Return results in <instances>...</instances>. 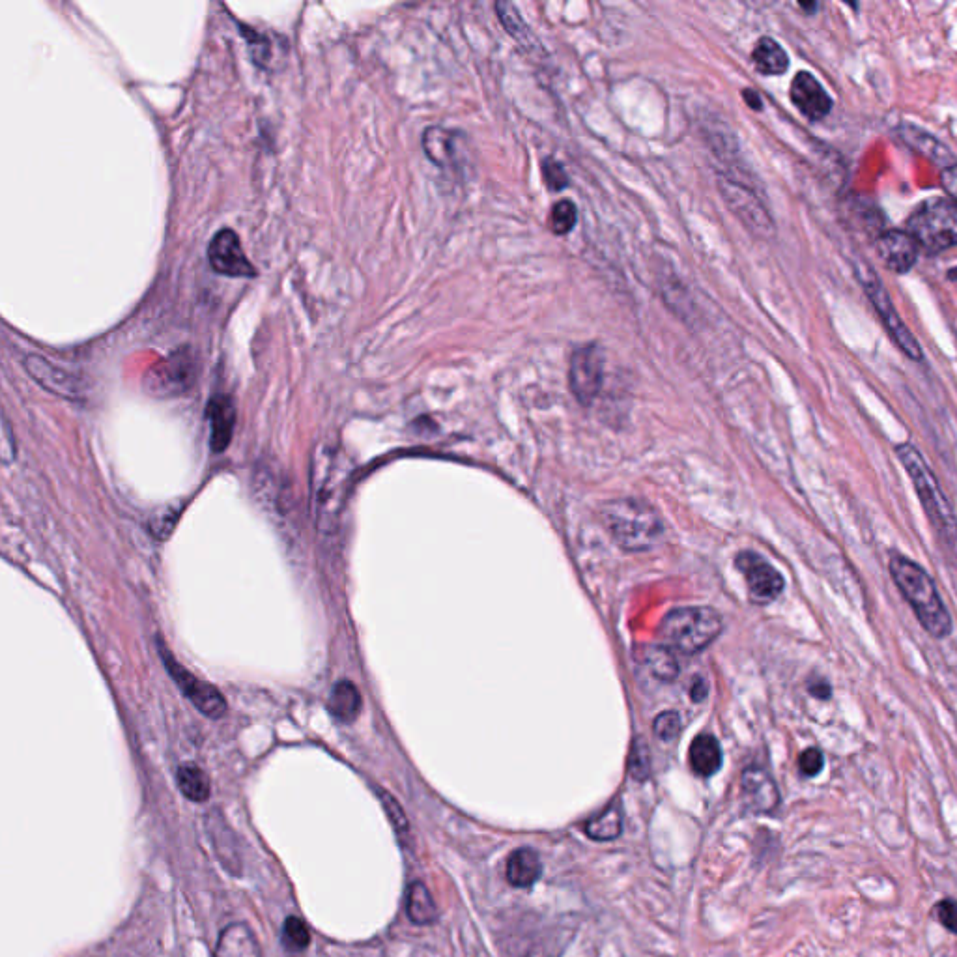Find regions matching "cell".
Listing matches in <instances>:
<instances>
[{"label":"cell","instance_id":"1","mask_svg":"<svg viewBox=\"0 0 957 957\" xmlns=\"http://www.w3.org/2000/svg\"><path fill=\"white\" fill-rule=\"evenodd\" d=\"M888 571L901 597L913 608L922 629L935 640L948 638L954 632V621L931 574L907 556H892Z\"/></svg>","mask_w":957,"mask_h":957},{"label":"cell","instance_id":"2","mask_svg":"<svg viewBox=\"0 0 957 957\" xmlns=\"http://www.w3.org/2000/svg\"><path fill=\"white\" fill-rule=\"evenodd\" d=\"M896 455L901 466L913 481L916 496L922 503V509L928 516L929 524L944 546L957 556V516L950 500L946 498L933 470L916 449L913 443L903 442L896 445Z\"/></svg>","mask_w":957,"mask_h":957},{"label":"cell","instance_id":"3","mask_svg":"<svg viewBox=\"0 0 957 957\" xmlns=\"http://www.w3.org/2000/svg\"><path fill=\"white\" fill-rule=\"evenodd\" d=\"M604 526L612 539L627 552H647L664 541L666 526L649 503L642 500H614L602 509Z\"/></svg>","mask_w":957,"mask_h":957},{"label":"cell","instance_id":"4","mask_svg":"<svg viewBox=\"0 0 957 957\" xmlns=\"http://www.w3.org/2000/svg\"><path fill=\"white\" fill-rule=\"evenodd\" d=\"M722 632V617L709 606L677 608L660 623V636L675 653L696 655Z\"/></svg>","mask_w":957,"mask_h":957},{"label":"cell","instance_id":"5","mask_svg":"<svg viewBox=\"0 0 957 957\" xmlns=\"http://www.w3.org/2000/svg\"><path fill=\"white\" fill-rule=\"evenodd\" d=\"M350 468L343 458L326 451L313 464V503L316 526L322 533H333L346 500Z\"/></svg>","mask_w":957,"mask_h":957},{"label":"cell","instance_id":"6","mask_svg":"<svg viewBox=\"0 0 957 957\" xmlns=\"http://www.w3.org/2000/svg\"><path fill=\"white\" fill-rule=\"evenodd\" d=\"M907 232L928 255H939L957 245V204L950 199L924 200L907 219Z\"/></svg>","mask_w":957,"mask_h":957},{"label":"cell","instance_id":"7","mask_svg":"<svg viewBox=\"0 0 957 957\" xmlns=\"http://www.w3.org/2000/svg\"><path fill=\"white\" fill-rule=\"evenodd\" d=\"M718 187L729 210L743 221L746 229L759 238L774 236V221L748 174L718 172Z\"/></svg>","mask_w":957,"mask_h":957},{"label":"cell","instance_id":"8","mask_svg":"<svg viewBox=\"0 0 957 957\" xmlns=\"http://www.w3.org/2000/svg\"><path fill=\"white\" fill-rule=\"evenodd\" d=\"M855 273H857L858 283L862 285L864 292L872 300L873 307L879 313V318L885 324L886 331L892 337V341L898 344V348L907 358L922 361L924 352H922L920 344L916 341L915 335L905 326V322L901 320L894 303L890 300V294L886 292L885 286L881 285V281H879L877 273L873 272L872 266L870 264L866 266V264L858 262V264H855Z\"/></svg>","mask_w":957,"mask_h":957},{"label":"cell","instance_id":"9","mask_svg":"<svg viewBox=\"0 0 957 957\" xmlns=\"http://www.w3.org/2000/svg\"><path fill=\"white\" fill-rule=\"evenodd\" d=\"M159 657L163 660L165 670L169 672L172 681L184 692L187 700L191 701L200 713L208 718L219 720L227 713V701L223 694L210 683H204L195 673L189 672L184 664H180L176 658L172 657L169 647L158 640Z\"/></svg>","mask_w":957,"mask_h":957},{"label":"cell","instance_id":"10","mask_svg":"<svg viewBox=\"0 0 957 957\" xmlns=\"http://www.w3.org/2000/svg\"><path fill=\"white\" fill-rule=\"evenodd\" d=\"M604 378V359L600 354L599 346L586 344L574 350L569 367V384L572 395L580 404L589 406L597 399Z\"/></svg>","mask_w":957,"mask_h":957},{"label":"cell","instance_id":"11","mask_svg":"<svg viewBox=\"0 0 957 957\" xmlns=\"http://www.w3.org/2000/svg\"><path fill=\"white\" fill-rule=\"evenodd\" d=\"M737 569L743 572L750 599L758 604H771L786 589V580L776 567L756 552H743L737 556Z\"/></svg>","mask_w":957,"mask_h":957},{"label":"cell","instance_id":"12","mask_svg":"<svg viewBox=\"0 0 957 957\" xmlns=\"http://www.w3.org/2000/svg\"><path fill=\"white\" fill-rule=\"evenodd\" d=\"M208 262L214 272L225 277H255L257 270L243 251L240 236L232 229L215 232L208 245Z\"/></svg>","mask_w":957,"mask_h":957},{"label":"cell","instance_id":"13","mask_svg":"<svg viewBox=\"0 0 957 957\" xmlns=\"http://www.w3.org/2000/svg\"><path fill=\"white\" fill-rule=\"evenodd\" d=\"M789 98L802 115L812 122H819L832 111L834 101L829 92L810 72H799L791 81Z\"/></svg>","mask_w":957,"mask_h":957},{"label":"cell","instance_id":"14","mask_svg":"<svg viewBox=\"0 0 957 957\" xmlns=\"http://www.w3.org/2000/svg\"><path fill=\"white\" fill-rule=\"evenodd\" d=\"M877 255L886 268L894 273H907L913 270L918 260V243L907 230L890 229L883 232L875 242Z\"/></svg>","mask_w":957,"mask_h":957},{"label":"cell","instance_id":"15","mask_svg":"<svg viewBox=\"0 0 957 957\" xmlns=\"http://www.w3.org/2000/svg\"><path fill=\"white\" fill-rule=\"evenodd\" d=\"M25 369L29 371L30 376L45 387L49 393L58 395L62 399L77 400L83 395V386L81 382L72 376L70 372L64 371L51 363L49 359L42 356H29L25 359Z\"/></svg>","mask_w":957,"mask_h":957},{"label":"cell","instance_id":"16","mask_svg":"<svg viewBox=\"0 0 957 957\" xmlns=\"http://www.w3.org/2000/svg\"><path fill=\"white\" fill-rule=\"evenodd\" d=\"M746 806L756 814H771L780 802V791L769 772L763 767H746L741 778Z\"/></svg>","mask_w":957,"mask_h":957},{"label":"cell","instance_id":"17","mask_svg":"<svg viewBox=\"0 0 957 957\" xmlns=\"http://www.w3.org/2000/svg\"><path fill=\"white\" fill-rule=\"evenodd\" d=\"M206 415L210 421V445L214 453H223L232 442L236 427V408L227 395H215L208 402Z\"/></svg>","mask_w":957,"mask_h":957},{"label":"cell","instance_id":"18","mask_svg":"<svg viewBox=\"0 0 957 957\" xmlns=\"http://www.w3.org/2000/svg\"><path fill=\"white\" fill-rule=\"evenodd\" d=\"M427 158L443 169H457L460 163V135L451 129L432 126L423 133Z\"/></svg>","mask_w":957,"mask_h":957},{"label":"cell","instance_id":"19","mask_svg":"<svg viewBox=\"0 0 957 957\" xmlns=\"http://www.w3.org/2000/svg\"><path fill=\"white\" fill-rule=\"evenodd\" d=\"M214 957H262V950L247 924H230L217 939Z\"/></svg>","mask_w":957,"mask_h":957},{"label":"cell","instance_id":"20","mask_svg":"<svg viewBox=\"0 0 957 957\" xmlns=\"http://www.w3.org/2000/svg\"><path fill=\"white\" fill-rule=\"evenodd\" d=\"M505 875H507V881L516 888H529L541 879L543 862L533 849L528 847L516 849L507 860Z\"/></svg>","mask_w":957,"mask_h":957},{"label":"cell","instance_id":"21","mask_svg":"<svg viewBox=\"0 0 957 957\" xmlns=\"http://www.w3.org/2000/svg\"><path fill=\"white\" fill-rule=\"evenodd\" d=\"M690 767L701 778H709L722 767V748L711 735H700L690 744Z\"/></svg>","mask_w":957,"mask_h":957},{"label":"cell","instance_id":"22","mask_svg":"<svg viewBox=\"0 0 957 957\" xmlns=\"http://www.w3.org/2000/svg\"><path fill=\"white\" fill-rule=\"evenodd\" d=\"M496 10H498L503 27L509 32V36L520 45V49L524 53L535 55V51H541V43L535 38V34L529 30L526 21L516 10V6H513L511 2H498Z\"/></svg>","mask_w":957,"mask_h":957},{"label":"cell","instance_id":"23","mask_svg":"<svg viewBox=\"0 0 957 957\" xmlns=\"http://www.w3.org/2000/svg\"><path fill=\"white\" fill-rule=\"evenodd\" d=\"M328 709L331 715L341 722H354L361 711V694L354 683L339 681L331 688Z\"/></svg>","mask_w":957,"mask_h":957},{"label":"cell","instance_id":"24","mask_svg":"<svg viewBox=\"0 0 957 957\" xmlns=\"http://www.w3.org/2000/svg\"><path fill=\"white\" fill-rule=\"evenodd\" d=\"M752 60L756 70L763 75H784L789 68V57L784 47L769 36L759 38L752 51Z\"/></svg>","mask_w":957,"mask_h":957},{"label":"cell","instance_id":"25","mask_svg":"<svg viewBox=\"0 0 957 957\" xmlns=\"http://www.w3.org/2000/svg\"><path fill=\"white\" fill-rule=\"evenodd\" d=\"M176 784L182 795L191 802H206L212 795V784L199 765L186 763L176 771Z\"/></svg>","mask_w":957,"mask_h":957},{"label":"cell","instance_id":"26","mask_svg":"<svg viewBox=\"0 0 957 957\" xmlns=\"http://www.w3.org/2000/svg\"><path fill=\"white\" fill-rule=\"evenodd\" d=\"M406 913L417 926H427L438 918V909L429 888L423 883H412L406 896Z\"/></svg>","mask_w":957,"mask_h":957},{"label":"cell","instance_id":"27","mask_svg":"<svg viewBox=\"0 0 957 957\" xmlns=\"http://www.w3.org/2000/svg\"><path fill=\"white\" fill-rule=\"evenodd\" d=\"M621 832H623V812L617 802L610 804L602 814L586 823L587 836L597 842L615 840Z\"/></svg>","mask_w":957,"mask_h":957},{"label":"cell","instance_id":"28","mask_svg":"<svg viewBox=\"0 0 957 957\" xmlns=\"http://www.w3.org/2000/svg\"><path fill=\"white\" fill-rule=\"evenodd\" d=\"M647 666L657 679L666 683H672L673 679L679 675V662L675 657V651L666 647L664 643L655 645L647 651Z\"/></svg>","mask_w":957,"mask_h":957},{"label":"cell","instance_id":"29","mask_svg":"<svg viewBox=\"0 0 957 957\" xmlns=\"http://www.w3.org/2000/svg\"><path fill=\"white\" fill-rule=\"evenodd\" d=\"M189 380L191 371L187 369L186 361H169L167 365H163L152 387H158L163 395H169L184 391L189 386Z\"/></svg>","mask_w":957,"mask_h":957},{"label":"cell","instance_id":"30","mask_svg":"<svg viewBox=\"0 0 957 957\" xmlns=\"http://www.w3.org/2000/svg\"><path fill=\"white\" fill-rule=\"evenodd\" d=\"M311 943L307 924L298 916H288L283 926V944L288 952H303Z\"/></svg>","mask_w":957,"mask_h":957},{"label":"cell","instance_id":"31","mask_svg":"<svg viewBox=\"0 0 957 957\" xmlns=\"http://www.w3.org/2000/svg\"><path fill=\"white\" fill-rule=\"evenodd\" d=\"M576 219H578V212H576V206L572 204V200L563 199L559 200L558 204L552 208V214H550V230L558 236H565L569 234L574 225H576Z\"/></svg>","mask_w":957,"mask_h":957},{"label":"cell","instance_id":"32","mask_svg":"<svg viewBox=\"0 0 957 957\" xmlns=\"http://www.w3.org/2000/svg\"><path fill=\"white\" fill-rule=\"evenodd\" d=\"M378 795H380V800H382V804H384V808H386L389 821L393 823V829L397 830V834H399L400 838H406L408 832H410V825H408V819H406V815L402 812L399 802L393 799L386 791H378Z\"/></svg>","mask_w":957,"mask_h":957},{"label":"cell","instance_id":"33","mask_svg":"<svg viewBox=\"0 0 957 957\" xmlns=\"http://www.w3.org/2000/svg\"><path fill=\"white\" fill-rule=\"evenodd\" d=\"M655 735L662 741H673L681 733V716L675 711H666L655 718Z\"/></svg>","mask_w":957,"mask_h":957},{"label":"cell","instance_id":"34","mask_svg":"<svg viewBox=\"0 0 957 957\" xmlns=\"http://www.w3.org/2000/svg\"><path fill=\"white\" fill-rule=\"evenodd\" d=\"M544 184L550 191H561L569 186V176L563 165L554 158H548L543 163Z\"/></svg>","mask_w":957,"mask_h":957},{"label":"cell","instance_id":"35","mask_svg":"<svg viewBox=\"0 0 957 957\" xmlns=\"http://www.w3.org/2000/svg\"><path fill=\"white\" fill-rule=\"evenodd\" d=\"M825 767V756L819 748H806L799 758V771L806 778H814Z\"/></svg>","mask_w":957,"mask_h":957},{"label":"cell","instance_id":"36","mask_svg":"<svg viewBox=\"0 0 957 957\" xmlns=\"http://www.w3.org/2000/svg\"><path fill=\"white\" fill-rule=\"evenodd\" d=\"M182 513V509L178 507H167L163 509L159 515L152 518V533L159 537V539H167L172 533V529L176 526L178 522V516Z\"/></svg>","mask_w":957,"mask_h":957},{"label":"cell","instance_id":"37","mask_svg":"<svg viewBox=\"0 0 957 957\" xmlns=\"http://www.w3.org/2000/svg\"><path fill=\"white\" fill-rule=\"evenodd\" d=\"M630 771L632 774L638 778V780H645V776L649 774V758H647V750H645V744L634 743V748H632V756H630Z\"/></svg>","mask_w":957,"mask_h":957},{"label":"cell","instance_id":"38","mask_svg":"<svg viewBox=\"0 0 957 957\" xmlns=\"http://www.w3.org/2000/svg\"><path fill=\"white\" fill-rule=\"evenodd\" d=\"M937 918L944 928L957 935V900L946 898L937 905Z\"/></svg>","mask_w":957,"mask_h":957},{"label":"cell","instance_id":"39","mask_svg":"<svg viewBox=\"0 0 957 957\" xmlns=\"http://www.w3.org/2000/svg\"><path fill=\"white\" fill-rule=\"evenodd\" d=\"M941 184H943L944 191L950 195V200L957 204V163L944 167L943 172H941Z\"/></svg>","mask_w":957,"mask_h":957},{"label":"cell","instance_id":"40","mask_svg":"<svg viewBox=\"0 0 957 957\" xmlns=\"http://www.w3.org/2000/svg\"><path fill=\"white\" fill-rule=\"evenodd\" d=\"M15 443L12 440V430H10V423L4 419V427H2V460L4 464H10L15 458Z\"/></svg>","mask_w":957,"mask_h":957},{"label":"cell","instance_id":"41","mask_svg":"<svg viewBox=\"0 0 957 957\" xmlns=\"http://www.w3.org/2000/svg\"><path fill=\"white\" fill-rule=\"evenodd\" d=\"M808 692L814 696L815 700L829 701L832 698V685L825 679H810L808 681Z\"/></svg>","mask_w":957,"mask_h":957},{"label":"cell","instance_id":"42","mask_svg":"<svg viewBox=\"0 0 957 957\" xmlns=\"http://www.w3.org/2000/svg\"><path fill=\"white\" fill-rule=\"evenodd\" d=\"M743 98L744 101L748 103V107H750V109H754V111H761V109H763V101H761V98H759V94L756 92V90H750V88H746V90L743 92Z\"/></svg>","mask_w":957,"mask_h":957},{"label":"cell","instance_id":"43","mask_svg":"<svg viewBox=\"0 0 957 957\" xmlns=\"http://www.w3.org/2000/svg\"><path fill=\"white\" fill-rule=\"evenodd\" d=\"M690 694H692V700L694 701L705 700V696H707V685H705L701 679H698V681L692 685Z\"/></svg>","mask_w":957,"mask_h":957},{"label":"cell","instance_id":"44","mask_svg":"<svg viewBox=\"0 0 957 957\" xmlns=\"http://www.w3.org/2000/svg\"><path fill=\"white\" fill-rule=\"evenodd\" d=\"M802 10H810V12H815L819 8V4H800Z\"/></svg>","mask_w":957,"mask_h":957},{"label":"cell","instance_id":"45","mask_svg":"<svg viewBox=\"0 0 957 957\" xmlns=\"http://www.w3.org/2000/svg\"><path fill=\"white\" fill-rule=\"evenodd\" d=\"M948 279H952V281H957V266L956 268H952V270L948 272Z\"/></svg>","mask_w":957,"mask_h":957}]
</instances>
